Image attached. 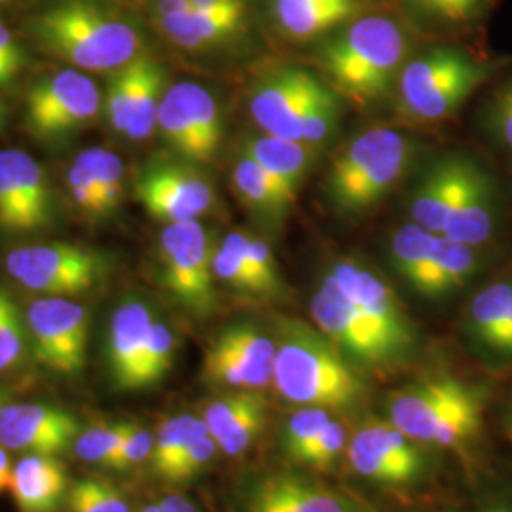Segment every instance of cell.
Segmentation results:
<instances>
[{
	"label": "cell",
	"instance_id": "cell-1",
	"mask_svg": "<svg viewBox=\"0 0 512 512\" xmlns=\"http://www.w3.org/2000/svg\"><path fill=\"white\" fill-rule=\"evenodd\" d=\"M274 387L294 406H319L353 414L370 397L368 374L353 365L329 338L300 319H277Z\"/></svg>",
	"mask_w": 512,
	"mask_h": 512
},
{
	"label": "cell",
	"instance_id": "cell-2",
	"mask_svg": "<svg viewBox=\"0 0 512 512\" xmlns=\"http://www.w3.org/2000/svg\"><path fill=\"white\" fill-rule=\"evenodd\" d=\"M484 408V385L437 372L395 389L385 401L384 418L431 452H461L480 435Z\"/></svg>",
	"mask_w": 512,
	"mask_h": 512
},
{
	"label": "cell",
	"instance_id": "cell-3",
	"mask_svg": "<svg viewBox=\"0 0 512 512\" xmlns=\"http://www.w3.org/2000/svg\"><path fill=\"white\" fill-rule=\"evenodd\" d=\"M406 55L408 37L395 19L366 16L325 42L315 59L334 92L365 107L393 88Z\"/></svg>",
	"mask_w": 512,
	"mask_h": 512
},
{
	"label": "cell",
	"instance_id": "cell-4",
	"mask_svg": "<svg viewBox=\"0 0 512 512\" xmlns=\"http://www.w3.org/2000/svg\"><path fill=\"white\" fill-rule=\"evenodd\" d=\"M416 143L389 128H370L340 150L327 175V198L336 213L365 215L387 198L414 158Z\"/></svg>",
	"mask_w": 512,
	"mask_h": 512
},
{
	"label": "cell",
	"instance_id": "cell-5",
	"mask_svg": "<svg viewBox=\"0 0 512 512\" xmlns=\"http://www.w3.org/2000/svg\"><path fill=\"white\" fill-rule=\"evenodd\" d=\"M37 33L55 55L86 71L120 69L141 50L131 25L84 0H67L44 12Z\"/></svg>",
	"mask_w": 512,
	"mask_h": 512
},
{
	"label": "cell",
	"instance_id": "cell-6",
	"mask_svg": "<svg viewBox=\"0 0 512 512\" xmlns=\"http://www.w3.org/2000/svg\"><path fill=\"white\" fill-rule=\"evenodd\" d=\"M490 76V67L456 48H433L399 74V112L418 124L450 118Z\"/></svg>",
	"mask_w": 512,
	"mask_h": 512
},
{
	"label": "cell",
	"instance_id": "cell-7",
	"mask_svg": "<svg viewBox=\"0 0 512 512\" xmlns=\"http://www.w3.org/2000/svg\"><path fill=\"white\" fill-rule=\"evenodd\" d=\"M349 471L382 490H414L433 471L431 450L385 418H368L349 437Z\"/></svg>",
	"mask_w": 512,
	"mask_h": 512
},
{
	"label": "cell",
	"instance_id": "cell-8",
	"mask_svg": "<svg viewBox=\"0 0 512 512\" xmlns=\"http://www.w3.org/2000/svg\"><path fill=\"white\" fill-rule=\"evenodd\" d=\"M215 249L200 220L167 224L160 234V281L171 298L198 319L217 310Z\"/></svg>",
	"mask_w": 512,
	"mask_h": 512
},
{
	"label": "cell",
	"instance_id": "cell-9",
	"mask_svg": "<svg viewBox=\"0 0 512 512\" xmlns=\"http://www.w3.org/2000/svg\"><path fill=\"white\" fill-rule=\"evenodd\" d=\"M236 512H380L365 497L300 467L266 469L243 480Z\"/></svg>",
	"mask_w": 512,
	"mask_h": 512
},
{
	"label": "cell",
	"instance_id": "cell-10",
	"mask_svg": "<svg viewBox=\"0 0 512 512\" xmlns=\"http://www.w3.org/2000/svg\"><path fill=\"white\" fill-rule=\"evenodd\" d=\"M310 313L313 325L368 376L387 374L406 365L399 351L349 302L327 274L313 291Z\"/></svg>",
	"mask_w": 512,
	"mask_h": 512
},
{
	"label": "cell",
	"instance_id": "cell-11",
	"mask_svg": "<svg viewBox=\"0 0 512 512\" xmlns=\"http://www.w3.org/2000/svg\"><path fill=\"white\" fill-rule=\"evenodd\" d=\"M325 274L346 294L349 302L384 334L385 340L399 351L404 361H412L420 346V332L401 298L384 277L353 256L336 258Z\"/></svg>",
	"mask_w": 512,
	"mask_h": 512
},
{
	"label": "cell",
	"instance_id": "cell-12",
	"mask_svg": "<svg viewBox=\"0 0 512 512\" xmlns=\"http://www.w3.org/2000/svg\"><path fill=\"white\" fill-rule=\"evenodd\" d=\"M277 342L253 323H234L211 340L203 380L222 391H264L274 385Z\"/></svg>",
	"mask_w": 512,
	"mask_h": 512
},
{
	"label": "cell",
	"instance_id": "cell-13",
	"mask_svg": "<svg viewBox=\"0 0 512 512\" xmlns=\"http://www.w3.org/2000/svg\"><path fill=\"white\" fill-rule=\"evenodd\" d=\"M6 270L19 285L46 296L90 291L105 272V260L92 249L71 243H46L14 249Z\"/></svg>",
	"mask_w": 512,
	"mask_h": 512
},
{
	"label": "cell",
	"instance_id": "cell-14",
	"mask_svg": "<svg viewBox=\"0 0 512 512\" xmlns=\"http://www.w3.org/2000/svg\"><path fill=\"white\" fill-rule=\"evenodd\" d=\"M156 129L184 160L213 162L222 143V116L215 95L196 82L165 90Z\"/></svg>",
	"mask_w": 512,
	"mask_h": 512
},
{
	"label": "cell",
	"instance_id": "cell-15",
	"mask_svg": "<svg viewBox=\"0 0 512 512\" xmlns=\"http://www.w3.org/2000/svg\"><path fill=\"white\" fill-rule=\"evenodd\" d=\"M27 323L40 365L65 376L82 370L90 323L84 306L65 296L38 298L27 310Z\"/></svg>",
	"mask_w": 512,
	"mask_h": 512
},
{
	"label": "cell",
	"instance_id": "cell-16",
	"mask_svg": "<svg viewBox=\"0 0 512 512\" xmlns=\"http://www.w3.org/2000/svg\"><path fill=\"white\" fill-rule=\"evenodd\" d=\"M101 95L92 78L76 71L54 74L27 93V124L42 139H57L93 120Z\"/></svg>",
	"mask_w": 512,
	"mask_h": 512
},
{
	"label": "cell",
	"instance_id": "cell-17",
	"mask_svg": "<svg viewBox=\"0 0 512 512\" xmlns=\"http://www.w3.org/2000/svg\"><path fill=\"white\" fill-rule=\"evenodd\" d=\"M137 198L154 219L167 224L200 220L215 205V188L194 165L154 162L135 184Z\"/></svg>",
	"mask_w": 512,
	"mask_h": 512
},
{
	"label": "cell",
	"instance_id": "cell-18",
	"mask_svg": "<svg viewBox=\"0 0 512 512\" xmlns=\"http://www.w3.org/2000/svg\"><path fill=\"white\" fill-rule=\"evenodd\" d=\"M321 80L300 67H279L256 80L249 112L262 133L302 141V124L311 95Z\"/></svg>",
	"mask_w": 512,
	"mask_h": 512
},
{
	"label": "cell",
	"instance_id": "cell-19",
	"mask_svg": "<svg viewBox=\"0 0 512 512\" xmlns=\"http://www.w3.org/2000/svg\"><path fill=\"white\" fill-rule=\"evenodd\" d=\"M80 435L71 412L44 403H6L0 408V444L27 456H59Z\"/></svg>",
	"mask_w": 512,
	"mask_h": 512
},
{
	"label": "cell",
	"instance_id": "cell-20",
	"mask_svg": "<svg viewBox=\"0 0 512 512\" xmlns=\"http://www.w3.org/2000/svg\"><path fill=\"white\" fill-rule=\"evenodd\" d=\"M52 219V192L37 160L21 150L0 152V226L37 230Z\"/></svg>",
	"mask_w": 512,
	"mask_h": 512
},
{
	"label": "cell",
	"instance_id": "cell-21",
	"mask_svg": "<svg viewBox=\"0 0 512 512\" xmlns=\"http://www.w3.org/2000/svg\"><path fill=\"white\" fill-rule=\"evenodd\" d=\"M270 418V403L262 391H222L203 406L202 420L220 452L228 458L247 454Z\"/></svg>",
	"mask_w": 512,
	"mask_h": 512
},
{
	"label": "cell",
	"instance_id": "cell-22",
	"mask_svg": "<svg viewBox=\"0 0 512 512\" xmlns=\"http://www.w3.org/2000/svg\"><path fill=\"white\" fill-rule=\"evenodd\" d=\"M154 313L145 302L131 298L112 313L109 330L110 380L118 391L135 393V380L148 336L154 323Z\"/></svg>",
	"mask_w": 512,
	"mask_h": 512
},
{
	"label": "cell",
	"instance_id": "cell-23",
	"mask_svg": "<svg viewBox=\"0 0 512 512\" xmlns=\"http://www.w3.org/2000/svg\"><path fill=\"white\" fill-rule=\"evenodd\" d=\"M471 164L473 160L461 156H446L427 169L410 203V215L416 224L442 236Z\"/></svg>",
	"mask_w": 512,
	"mask_h": 512
},
{
	"label": "cell",
	"instance_id": "cell-24",
	"mask_svg": "<svg viewBox=\"0 0 512 512\" xmlns=\"http://www.w3.org/2000/svg\"><path fill=\"white\" fill-rule=\"evenodd\" d=\"M495 228V188L490 175L473 162L461 186L458 202L446 220L442 236L480 247Z\"/></svg>",
	"mask_w": 512,
	"mask_h": 512
},
{
	"label": "cell",
	"instance_id": "cell-25",
	"mask_svg": "<svg viewBox=\"0 0 512 512\" xmlns=\"http://www.w3.org/2000/svg\"><path fill=\"white\" fill-rule=\"evenodd\" d=\"M317 152L319 150L308 147L302 141L274 137L268 133L249 137L243 143V154H247L296 198L315 167Z\"/></svg>",
	"mask_w": 512,
	"mask_h": 512
},
{
	"label": "cell",
	"instance_id": "cell-26",
	"mask_svg": "<svg viewBox=\"0 0 512 512\" xmlns=\"http://www.w3.org/2000/svg\"><path fill=\"white\" fill-rule=\"evenodd\" d=\"M10 494L19 512H55L67 495V475L52 456H25L12 473Z\"/></svg>",
	"mask_w": 512,
	"mask_h": 512
},
{
	"label": "cell",
	"instance_id": "cell-27",
	"mask_svg": "<svg viewBox=\"0 0 512 512\" xmlns=\"http://www.w3.org/2000/svg\"><path fill=\"white\" fill-rule=\"evenodd\" d=\"M275 23L296 40L321 37L359 14L357 0H274Z\"/></svg>",
	"mask_w": 512,
	"mask_h": 512
},
{
	"label": "cell",
	"instance_id": "cell-28",
	"mask_svg": "<svg viewBox=\"0 0 512 512\" xmlns=\"http://www.w3.org/2000/svg\"><path fill=\"white\" fill-rule=\"evenodd\" d=\"M232 181L241 203L256 215L268 222L272 228H279L291 215L296 196L283 184L277 183L260 165L255 164L247 154H241Z\"/></svg>",
	"mask_w": 512,
	"mask_h": 512
},
{
	"label": "cell",
	"instance_id": "cell-29",
	"mask_svg": "<svg viewBox=\"0 0 512 512\" xmlns=\"http://www.w3.org/2000/svg\"><path fill=\"white\" fill-rule=\"evenodd\" d=\"M245 23V12L188 10L175 18L158 19V27L184 50H203L236 37Z\"/></svg>",
	"mask_w": 512,
	"mask_h": 512
},
{
	"label": "cell",
	"instance_id": "cell-30",
	"mask_svg": "<svg viewBox=\"0 0 512 512\" xmlns=\"http://www.w3.org/2000/svg\"><path fill=\"white\" fill-rule=\"evenodd\" d=\"M482 268L478 247L440 236L439 249L420 289L425 298H444L465 287Z\"/></svg>",
	"mask_w": 512,
	"mask_h": 512
},
{
	"label": "cell",
	"instance_id": "cell-31",
	"mask_svg": "<svg viewBox=\"0 0 512 512\" xmlns=\"http://www.w3.org/2000/svg\"><path fill=\"white\" fill-rule=\"evenodd\" d=\"M512 306V274L499 277L469 302L465 332L480 349L492 351Z\"/></svg>",
	"mask_w": 512,
	"mask_h": 512
},
{
	"label": "cell",
	"instance_id": "cell-32",
	"mask_svg": "<svg viewBox=\"0 0 512 512\" xmlns=\"http://www.w3.org/2000/svg\"><path fill=\"white\" fill-rule=\"evenodd\" d=\"M439 241V234L421 228L416 222L406 224L391 236L389 256L393 268L416 293H420L433 266Z\"/></svg>",
	"mask_w": 512,
	"mask_h": 512
},
{
	"label": "cell",
	"instance_id": "cell-33",
	"mask_svg": "<svg viewBox=\"0 0 512 512\" xmlns=\"http://www.w3.org/2000/svg\"><path fill=\"white\" fill-rule=\"evenodd\" d=\"M247 241L249 234L243 230L226 234L215 249L213 272L219 281L236 293L264 300L262 287L247 255Z\"/></svg>",
	"mask_w": 512,
	"mask_h": 512
},
{
	"label": "cell",
	"instance_id": "cell-34",
	"mask_svg": "<svg viewBox=\"0 0 512 512\" xmlns=\"http://www.w3.org/2000/svg\"><path fill=\"white\" fill-rule=\"evenodd\" d=\"M164 82L165 73L162 65L145 55L143 71H141L137 93L133 99L128 129H126L129 139H135V141L147 139L156 129L158 109L165 93Z\"/></svg>",
	"mask_w": 512,
	"mask_h": 512
},
{
	"label": "cell",
	"instance_id": "cell-35",
	"mask_svg": "<svg viewBox=\"0 0 512 512\" xmlns=\"http://www.w3.org/2000/svg\"><path fill=\"white\" fill-rule=\"evenodd\" d=\"M175 353H177V338L173 330L165 321L154 319L147 348L137 372L135 391H143L160 384L173 368Z\"/></svg>",
	"mask_w": 512,
	"mask_h": 512
},
{
	"label": "cell",
	"instance_id": "cell-36",
	"mask_svg": "<svg viewBox=\"0 0 512 512\" xmlns=\"http://www.w3.org/2000/svg\"><path fill=\"white\" fill-rule=\"evenodd\" d=\"M198 418L192 414H177L162 421L156 431L154 450L150 456V467L154 475L167 478L173 465L183 456L184 448L196 429Z\"/></svg>",
	"mask_w": 512,
	"mask_h": 512
},
{
	"label": "cell",
	"instance_id": "cell-37",
	"mask_svg": "<svg viewBox=\"0 0 512 512\" xmlns=\"http://www.w3.org/2000/svg\"><path fill=\"white\" fill-rule=\"evenodd\" d=\"M340 118V99L329 84L319 82L311 95L302 124V143L319 150L329 143Z\"/></svg>",
	"mask_w": 512,
	"mask_h": 512
},
{
	"label": "cell",
	"instance_id": "cell-38",
	"mask_svg": "<svg viewBox=\"0 0 512 512\" xmlns=\"http://www.w3.org/2000/svg\"><path fill=\"white\" fill-rule=\"evenodd\" d=\"M351 431L336 416L321 431L317 439L310 442L300 454H296L289 463L311 473H323L332 469L342 458H346Z\"/></svg>",
	"mask_w": 512,
	"mask_h": 512
},
{
	"label": "cell",
	"instance_id": "cell-39",
	"mask_svg": "<svg viewBox=\"0 0 512 512\" xmlns=\"http://www.w3.org/2000/svg\"><path fill=\"white\" fill-rule=\"evenodd\" d=\"M334 416L336 414L327 408L298 406L293 414L287 416L281 427L279 446L283 456L291 461L296 454H300L310 442L321 435V431L329 425Z\"/></svg>",
	"mask_w": 512,
	"mask_h": 512
},
{
	"label": "cell",
	"instance_id": "cell-40",
	"mask_svg": "<svg viewBox=\"0 0 512 512\" xmlns=\"http://www.w3.org/2000/svg\"><path fill=\"white\" fill-rule=\"evenodd\" d=\"M135 423L118 421L109 425H97L92 429L80 431V435L74 440V454L82 461L97 463L105 467L110 459L118 454L124 440L128 439Z\"/></svg>",
	"mask_w": 512,
	"mask_h": 512
},
{
	"label": "cell",
	"instance_id": "cell-41",
	"mask_svg": "<svg viewBox=\"0 0 512 512\" xmlns=\"http://www.w3.org/2000/svg\"><path fill=\"white\" fill-rule=\"evenodd\" d=\"M143 59L145 54H139L131 59L128 65L120 67L118 73L110 80L109 93H107V114H109L112 128L126 135L129 116L133 109V99L139 86V78L143 71Z\"/></svg>",
	"mask_w": 512,
	"mask_h": 512
},
{
	"label": "cell",
	"instance_id": "cell-42",
	"mask_svg": "<svg viewBox=\"0 0 512 512\" xmlns=\"http://www.w3.org/2000/svg\"><path fill=\"white\" fill-rule=\"evenodd\" d=\"M219 446L211 437L207 425L202 418H198L196 429L184 448L183 456L173 465L164 482L167 484H184L192 478L202 475L203 471L211 465V461L219 454Z\"/></svg>",
	"mask_w": 512,
	"mask_h": 512
},
{
	"label": "cell",
	"instance_id": "cell-43",
	"mask_svg": "<svg viewBox=\"0 0 512 512\" xmlns=\"http://www.w3.org/2000/svg\"><path fill=\"white\" fill-rule=\"evenodd\" d=\"M101 148H88L76 156L67 173V184L74 202L88 215H101L97 164Z\"/></svg>",
	"mask_w": 512,
	"mask_h": 512
},
{
	"label": "cell",
	"instance_id": "cell-44",
	"mask_svg": "<svg viewBox=\"0 0 512 512\" xmlns=\"http://www.w3.org/2000/svg\"><path fill=\"white\" fill-rule=\"evenodd\" d=\"M67 497L71 512H131L124 495L97 478L76 480Z\"/></svg>",
	"mask_w": 512,
	"mask_h": 512
},
{
	"label": "cell",
	"instance_id": "cell-45",
	"mask_svg": "<svg viewBox=\"0 0 512 512\" xmlns=\"http://www.w3.org/2000/svg\"><path fill=\"white\" fill-rule=\"evenodd\" d=\"M23 353L25 334L18 306L0 289V374L16 368L23 361Z\"/></svg>",
	"mask_w": 512,
	"mask_h": 512
},
{
	"label": "cell",
	"instance_id": "cell-46",
	"mask_svg": "<svg viewBox=\"0 0 512 512\" xmlns=\"http://www.w3.org/2000/svg\"><path fill=\"white\" fill-rule=\"evenodd\" d=\"M97 184H99V203H101V215H107L114 211L120 203L124 192V164L120 156L114 152L103 150L99 152V164H97Z\"/></svg>",
	"mask_w": 512,
	"mask_h": 512
},
{
	"label": "cell",
	"instance_id": "cell-47",
	"mask_svg": "<svg viewBox=\"0 0 512 512\" xmlns=\"http://www.w3.org/2000/svg\"><path fill=\"white\" fill-rule=\"evenodd\" d=\"M154 439H156V433H152V431H148L145 427L135 423L128 439L124 440L122 448L105 465V469L122 473V471L133 469L135 465H141L147 459L150 461L152 450H154Z\"/></svg>",
	"mask_w": 512,
	"mask_h": 512
},
{
	"label": "cell",
	"instance_id": "cell-48",
	"mask_svg": "<svg viewBox=\"0 0 512 512\" xmlns=\"http://www.w3.org/2000/svg\"><path fill=\"white\" fill-rule=\"evenodd\" d=\"M412 4L421 16L448 23L471 21L484 8V0H412Z\"/></svg>",
	"mask_w": 512,
	"mask_h": 512
},
{
	"label": "cell",
	"instance_id": "cell-49",
	"mask_svg": "<svg viewBox=\"0 0 512 512\" xmlns=\"http://www.w3.org/2000/svg\"><path fill=\"white\" fill-rule=\"evenodd\" d=\"M488 128L497 141L512 152V80L495 93L488 107Z\"/></svg>",
	"mask_w": 512,
	"mask_h": 512
},
{
	"label": "cell",
	"instance_id": "cell-50",
	"mask_svg": "<svg viewBox=\"0 0 512 512\" xmlns=\"http://www.w3.org/2000/svg\"><path fill=\"white\" fill-rule=\"evenodd\" d=\"M23 54L12 33L0 23V73L12 80L21 71Z\"/></svg>",
	"mask_w": 512,
	"mask_h": 512
},
{
	"label": "cell",
	"instance_id": "cell-51",
	"mask_svg": "<svg viewBox=\"0 0 512 512\" xmlns=\"http://www.w3.org/2000/svg\"><path fill=\"white\" fill-rule=\"evenodd\" d=\"M192 8L203 12H247L245 0H190Z\"/></svg>",
	"mask_w": 512,
	"mask_h": 512
},
{
	"label": "cell",
	"instance_id": "cell-52",
	"mask_svg": "<svg viewBox=\"0 0 512 512\" xmlns=\"http://www.w3.org/2000/svg\"><path fill=\"white\" fill-rule=\"evenodd\" d=\"M158 512H200V509L186 495L173 492V494H165L158 501Z\"/></svg>",
	"mask_w": 512,
	"mask_h": 512
},
{
	"label": "cell",
	"instance_id": "cell-53",
	"mask_svg": "<svg viewBox=\"0 0 512 512\" xmlns=\"http://www.w3.org/2000/svg\"><path fill=\"white\" fill-rule=\"evenodd\" d=\"M490 353L499 355L503 361H512V306L507 319H505V325H503V329L499 332L494 348H492Z\"/></svg>",
	"mask_w": 512,
	"mask_h": 512
},
{
	"label": "cell",
	"instance_id": "cell-54",
	"mask_svg": "<svg viewBox=\"0 0 512 512\" xmlns=\"http://www.w3.org/2000/svg\"><path fill=\"white\" fill-rule=\"evenodd\" d=\"M188 10H192L190 0H158V4H156L158 19L175 18Z\"/></svg>",
	"mask_w": 512,
	"mask_h": 512
},
{
	"label": "cell",
	"instance_id": "cell-55",
	"mask_svg": "<svg viewBox=\"0 0 512 512\" xmlns=\"http://www.w3.org/2000/svg\"><path fill=\"white\" fill-rule=\"evenodd\" d=\"M12 465H10V458H8V452L6 448L0 444V494L4 490H10V482H12Z\"/></svg>",
	"mask_w": 512,
	"mask_h": 512
},
{
	"label": "cell",
	"instance_id": "cell-56",
	"mask_svg": "<svg viewBox=\"0 0 512 512\" xmlns=\"http://www.w3.org/2000/svg\"><path fill=\"white\" fill-rule=\"evenodd\" d=\"M475 512H512V499L509 497L488 499Z\"/></svg>",
	"mask_w": 512,
	"mask_h": 512
},
{
	"label": "cell",
	"instance_id": "cell-57",
	"mask_svg": "<svg viewBox=\"0 0 512 512\" xmlns=\"http://www.w3.org/2000/svg\"><path fill=\"white\" fill-rule=\"evenodd\" d=\"M505 431H507V437L511 439L512 442V416L509 414L507 418H505Z\"/></svg>",
	"mask_w": 512,
	"mask_h": 512
},
{
	"label": "cell",
	"instance_id": "cell-58",
	"mask_svg": "<svg viewBox=\"0 0 512 512\" xmlns=\"http://www.w3.org/2000/svg\"><path fill=\"white\" fill-rule=\"evenodd\" d=\"M137 512H158V503H148L143 509H139Z\"/></svg>",
	"mask_w": 512,
	"mask_h": 512
},
{
	"label": "cell",
	"instance_id": "cell-59",
	"mask_svg": "<svg viewBox=\"0 0 512 512\" xmlns=\"http://www.w3.org/2000/svg\"><path fill=\"white\" fill-rule=\"evenodd\" d=\"M8 403V399H6V393H4V389L0 387V408L4 406V404Z\"/></svg>",
	"mask_w": 512,
	"mask_h": 512
},
{
	"label": "cell",
	"instance_id": "cell-60",
	"mask_svg": "<svg viewBox=\"0 0 512 512\" xmlns=\"http://www.w3.org/2000/svg\"><path fill=\"white\" fill-rule=\"evenodd\" d=\"M4 82H8V80H6V76H4V74L0 73V84H4Z\"/></svg>",
	"mask_w": 512,
	"mask_h": 512
},
{
	"label": "cell",
	"instance_id": "cell-61",
	"mask_svg": "<svg viewBox=\"0 0 512 512\" xmlns=\"http://www.w3.org/2000/svg\"><path fill=\"white\" fill-rule=\"evenodd\" d=\"M2 116H4V109L0 110V124H2Z\"/></svg>",
	"mask_w": 512,
	"mask_h": 512
},
{
	"label": "cell",
	"instance_id": "cell-62",
	"mask_svg": "<svg viewBox=\"0 0 512 512\" xmlns=\"http://www.w3.org/2000/svg\"><path fill=\"white\" fill-rule=\"evenodd\" d=\"M4 109V107H2V103H0V110Z\"/></svg>",
	"mask_w": 512,
	"mask_h": 512
},
{
	"label": "cell",
	"instance_id": "cell-63",
	"mask_svg": "<svg viewBox=\"0 0 512 512\" xmlns=\"http://www.w3.org/2000/svg\"><path fill=\"white\" fill-rule=\"evenodd\" d=\"M0 2H4V0H0Z\"/></svg>",
	"mask_w": 512,
	"mask_h": 512
},
{
	"label": "cell",
	"instance_id": "cell-64",
	"mask_svg": "<svg viewBox=\"0 0 512 512\" xmlns=\"http://www.w3.org/2000/svg\"><path fill=\"white\" fill-rule=\"evenodd\" d=\"M511 416H512V410H511Z\"/></svg>",
	"mask_w": 512,
	"mask_h": 512
}]
</instances>
